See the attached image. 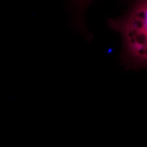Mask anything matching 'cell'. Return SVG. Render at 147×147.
I'll list each match as a JSON object with an SVG mask.
<instances>
[{"label": "cell", "mask_w": 147, "mask_h": 147, "mask_svg": "<svg viewBox=\"0 0 147 147\" xmlns=\"http://www.w3.org/2000/svg\"><path fill=\"white\" fill-rule=\"evenodd\" d=\"M108 23L121 38L125 67L147 70V0H132L123 15L110 18Z\"/></svg>", "instance_id": "1"}, {"label": "cell", "mask_w": 147, "mask_h": 147, "mask_svg": "<svg viewBox=\"0 0 147 147\" xmlns=\"http://www.w3.org/2000/svg\"><path fill=\"white\" fill-rule=\"evenodd\" d=\"M93 1V0H71L75 8H76L78 18H80V15L83 13L88 5Z\"/></svg>", "instance_id": "2"}]
</instances>
